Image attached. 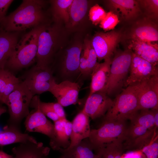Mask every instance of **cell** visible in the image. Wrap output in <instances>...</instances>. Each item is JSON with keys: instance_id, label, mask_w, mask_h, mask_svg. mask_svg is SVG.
Instances as JSON below:
<instances>
[{"instance_id": "cell-1", "label": "cell", "mask_w": 158, "mask_h": 158, "mask_svg": "<svg viewBox=\"0 0 158 158\" xmlns=\"http://www.w3.org/2000/svg\"><path fill=\"white\" fill-rule=\"evenodd\" d=\"M44 1L23 0L14 11L6 16L0 23V30L21 32L49 24L43 10Z\"/></svg>"}, {"instance_id": "cell-2", "label": "cell", "mask_w": 158, "mask_h": 158, "mask_svg": "<svg viewBox=\"0 0 158 158\" xmlns=\"http://www.w3.org/2000/svg\"><path fill=\"white\" fill-rule=\"evenodd\" d=\"M125 140V150H140L157 134L153 110L140 109L130 120Z\"/></svg>"}, {"instance_id": "cell-3", "label": "cell", "mask_w": 158, "mask_h": 158, "mask_svg": "<svg viewBox=\"0 0 158 158\" xmlns=\"http://www.w3.org/2000/svg\"><path fill=\"white\" fill-rule=\"evenodd\" d=\"M43 25L30 30L22 36L7 60L5 68L13 73L30 66L36 61L38 37Z\"/></svg>"}, {"instance_id": "cell-4", "label": "cell", "mask_w": 158, "mask_h": 158, "mask_svg": "<svg viewBox=\"0 0 158 158\" xmlns=\"http://www.w3.org/2000/svg\"><path fill=\"white\" fill-rule=\"evenodd\" d=\"M33 96L24 83L20 82L3 103L8 109V124L20 128L22 121L30 113L29 108Z\"/></svg>"}, {"instance_id": "cell-5", "label": "cell", "mask_w": 158, "mask_h": 158, "mask_svg": "<svg viewBox=\"0 0 158 158\" xmlns=\"http://www.w3.org/2000/svg\"><path fill=\"white\" fill-rule=\"evenodd\" d=\"M140 109L134 86H128L113 100L111 107L103 116L104 120L127 121Z\"/></svg>"}, {"instance_id": "cell-6", "label": "cell", "mask_w": 158, "mask_h": 158, "mask_svg": "<svg viewBox=\"0 0 158 158\" xmlns=\"http://www.w3.org/2000/svg\"><path fill=\"white\" fill-rule=\"evenodd\" d=\"M126 121L104 120L97 129H91L88 139L94 151L114 142H123L128 128Z\"/></svg>"}, {"instance_id": "cell-7", "label": "cell", "mask_w": 158, "mask_h": 158, "mask_svg": "<svg viewBox=\"0 0 158 158\" xmlns=\"http://www.w3.org/2000/svg\"><path fill=\"white\" fill-rule=\"evenodd\" d=\"M58 28L56 25H43L39 35L36 58L37 66L50 67L56 50L59 39Z\"/></svg>"}, {"instance_id": "cell-8", "label": "cell", "mask_w": 158, "mask_h": 158, "mask_svg": "<svg viewBox=\"0 0 158 158\" xmlns=\"http://www.w3.org/2000/svg\"><path fill=\"white\" fill-rule=\"evenodd\" d=\"M133 53L126 51L117 55L111 61L105 92L112 94L124 85L130 72Z\"/></svg>"}, {"instance_id": "cell-9", "label": "cell", "mask_w": 158, "mask_h": 158, "mask_svg": "<svg viewBox=\"0 0 158 158\" xmlns=\"http://www.w3.org/2000/svg\"><path fill=\"white\" fill-rule=\"evenodd\" d=\"M22 82L34 96L46 92H50L56 82L51 67L41 68L36 65L24 74Z\"/></svg>"}, {"instance_id": "cell-10", "label": "cell", "mask_w": 158, "mask_h": 158, "mask_svg": "<svg viewBox=\"0 0 158 158\" xmlns=\"http://www.w3.org/2000/svg\"><path fill=\"white\" fill-rule=\"evenodd\" d=\"M30 106L34 109L26 117L24 125L26 130L42 133L49 137L50 140L53 139L55 136L54 124L41 111L33 98Z\"/></svg>"}, {"instance_id": "cell-11", "label": "cell", "mask_w": 158, "mask_h": 158, "mask_svg": "<svg viewBox=\"0 0 158 158\" xmlns=\"http://www.w3.org/2000/svg\"><path fill=\"white\" fill-rule=\"evenodd\" d=\"M130 72L124 84L126 87L138 84L158 75V68L156 66L134 53L133 54Z\"/></svg>"}, {"instance_id": "cell-12", "label": "cell", "mask_w": 158, "mask_h": 158, "mask_svg": "<svg viewBox=\"0 0 158 158\" xmlns=\"http://www.w3.org/2000/svg\"><path fill=\"white\" fill-rule=\"evenodd\" d=\"M81 46H73L66 50L65 54L61 64L54 72L61 80H73L80 74V60L81 55Z\"/></svg>"}, {"instance_id": "cell-13", "label": "cell", "mask_w": 158, "mask_h": 158, "mask_svg": "<svg viewBox=\"0 0 158 158\" xmlns=\"http://www.w3.org/2000/svg\"><path fill=\"white\" fill-rule=\"evenodd\" d=\"M134 86L140 109H158V75Z\"/></svg>"}, {"instance_id": "cell-14", "label": "cell", "mask_w": 158, "mask_h": 158, "mask_svg": "<svg viewBox=\"0 0 158 158\" xmlns=\"http://www.w3.org/2000/svg\"><path fill=\"white\" fill-rule=\"evenodd\" d=\"M121 37L120 34L114 31L95 35L91 42L99 61L111 58Z\"/></svg>"}, {"instance_id": "cell-15", "label": "cell", "mask_w": 158, "mask_h": 158, "mask_svg": "<svg viewBox=\"0 0 158 158\" xmlns=\"http://www.w3.org/2000/svg\"><path fill=\"white\" fill-rule=\"evenodd\" d=\"M113 103L104 92H98L89 95L82 110L89 118L95 120L103 117Z\"/></svg>"}, {"instance_id": "cell-16", "label": "cell", "mask_w": 158, "mask_h": 158, "mask_svg": "<svg viewBox=\"0 0 158 158\" xmlns=\"http://www.w3.org/2000/svg\"><path fill=\"white\" fill-rule=\"evenodd\" d=\"M80 89L79 84L66 80L59 83L55 82L49 92L63 107L77 103Z\"/></svg>"}, {"instance_id": "cell-17", "label": "cell", "mask_w": 158, "mask_h": 158, "mask_svg": "<svg viewBox=\"0 0 158 158\" xmlns=\"http://www.w3.org/2000/svg\"><path fill=\"white\" fill-rule=\"evenodd\" d=\"M55 136L50 140L49 145L54 150L68 147L71 143L72 123L66 118L59 119L54 122Z\"/></svg>"}, {"instance_id": "cell-18", "label": "cell", "mask_w": 158, "mask_h": 158, "mask_svg": "<svg viewBox=\"0 0 158 158\" xmlns=\"http://www.w3.org/2000/svg\"><path fill=\"white\" fill-rule=\"evenodd\" d=\"M50 149L44 146L42 142H32L20 143L12 150L13 158H45Z\"/></svg>"}, {"instance_id": "cell-19", "label": "cell", "mask_w": 158, "mask_h": 158, "mask_svg": "<svg viewBox=\"0 0 158 158\" xmlns=\"http://www.w3.org/2000/svg\"><path fill=\"white\" fill-rule=\"evenodd\" d=\"M111 62V58H109L104 60L102 63H98L91 75L89 95L98 92H105L109 79Z\"/></svg>"}, {"instance_id": "cell-20", "label": "cell", "mask_w": 158, "mask_h": 158, "mask_svg": "<svg viewBox=\"0 0 158 158\" xmlns=\"http://www.w3.org/2000/svg\"><path fill=\"white\" fill-rule=\"evenodd\" d=\"M89 118L82 111L74 117L72 122L71 143L69 147L75 145L83 140L88 138L91 130Z\"/></svg>"}, {"instance_id": "cell-21", "label": "cell", "mask_w": 158, "mask_h": 158, "mask_svg": "<svg viewBox=\"0 0 158 158\" xmlns=\"http://www.w3.org/2000/svg\"><path fill=\"white\" fill-rule=\"evenodd\" d=\"M22 33L0 30V68L5 67Z\"/></svg>"}, {"instance_id": "cell-22", "label": "cell", "mask_w": 158, "mask_h": 158, "mask_svg": "<svg viewBox=\"0 0 158 158\" xmlns=\"http://www.w3.org/2000/svg\"><path fill=\"white\" fill-rule=\"evenodd\" d=\"M28 142H37L34 137L22 133L19 128L13 126L8 124L0 131V146Z\"/></svg>"}, {"instance_id": "cell-23", "label": "cell", "mask_w": 158, "mask_h": 158, "mask_svg": "<svg viewBox=\"0 0 158 158\" xmlns=\"http://www.w3.org/2000/svg\"><path fill=\"white\" fill-rule=\"evenodd\" d=\"M59 151L64 158H98L88 138L75 145Z\"/></svg>"}, {"instance_id": "cell-24", "label": "cell", "mask_w": 158, "mask_h": 158, "mask_svg": "<svg viewBox=\"0 0 158 158\" xmlns=\"http://www.w3.org/2000/svg\"><path fill=\"white\" fill-rule=\"evenodd\" d=\"M132 45L135 54L153 64L157 65L158 61L157 44L134 40Z\"/></svg>"}, {"instance_id": "cell-25", "label": "cell", "mask_w": 158, "mask_h": 158, "mask_svg": "<svg viewBox=\"0 0 158 158\" xmlns=\"http://www.w3.org/2000/svg\"><path fill=\"white\" fill-rule=\"evenodd\" d=\"M109 2L113 8L126 19L135 17L139 11L138 4L135 0H111Z\"/></svg>"}, {"instance_id": "cell-26", "label": "cell", "mask_w": 158, "mask_h": 158, "mask_svg": "<svg viewBox=\"0 0 158 158\" xmlns=\"http://www.w3.org/2000/svg\"><path fill=\"white\" fill-rule=\"evenodd\" d=\"M73 0H57L51 1V12L53 19L58 22L69 20V9Z\"/></svg>"}, {"instance_id": "cell-27", "label": "cell", "mask_w": 158, "mask_h": 158, "mask_svg": "<svg viewBox=\"0 0 158 158\" xmlns=\"http://www.w3.org/2000/svg\"><path fill=\"white\" fill-rule=\"evenodd\" d=\"M123 142L118 141L98 148L95 152L98 158H123L125 150Z\"/></svg>"}, {"instance_id": "cell-28", "label": "cell", "mask_w": 158, "mask_h": 158, "mask_svg": "<svg viewBox=\"0 0 158 158\" xmlns=\"http://www.w3.org/2000/svg\"><path fill=\"white\" fill-rule=\"evenodd\" d=\"M133 36L134 40L152 43L158 41L157 30L150 25H143L137 28L134 31Z\"/></svg>"}, {"instance_id": "cell-29", "label": "cell", "mask_w": 158, "mask_h": 158, "mask_svg": "<svg viewBox=\"0 0 158 158\" xmlns=\"http://www.w3.org/2000/svg\"><path fill=\"white\" fill-rule=\"evenodd\" d=\"M88 2L87 0H74L69 8V20L74 25L84 17L87 12Z\"/></svg>"}, {"instance_id": "cell-30", "label": "cell", "mask_w": 158, "mask_h": 158, "mask_svg": "<svg viewBox=\"0 0 158 158\" xmlns=\"http://www.w3.org/2000/svg\"><path fill=\"white\" fill-rule=\"evenodd\" d=\"M19 81V79L9 71L5 68H0V102L4 92L12 89Z\"/></svg>"}, {"instance_id": "cell-31", "label": "cell", "mask_w": 158, "mask_h": 158, "mask_svg": "<svg viewBox=\"0 0 158 158\" xmlns=\"http://www.w3.org/2000/svg\"><path fill=\"white\" fill-rule=\"evenodd\" d=\"M83 54L86 57L87 62L88 76H91L98 62L96 54L90 41H85Z\"/></svg>"}, {"instance_id": "cell-32", "label": "cell", "mask_w": 158, "mask_h": 158, "mask_svg": "<svg viewBox=\"0 0 158 158\" xmlns=\"http://www.w3.org/2000/svg\"><path fill=\"white\" fill-rule=\"evenodd\" d=\"M157 134L140 150L146 158H158V138Z\"/></svg>"}, {"instance_id": "cell-33", "label": "cell", "mask_w": 158, "mask_h": 158, "mask_svg": "<svg viewBox=\"0 0 158 158\" xmlns=\"http://www.w3.org/2000/svg\"><path fill=\"white\" fill-rule=\"evenodd\" d=\"M119 22L117 15L111 11L107 13L104 19L100 23V27L105 31L114 29Z\"/></svg>"}, {"instance_id": "cell-34", "label": "cell", "mask_w": 158, "mask_h": 158, "mask_svg": "<svg viewBox=\"0 0 158 158\" xmlns=\"http://www.w3.org/2000/svg\"><path fill=\"white\" fill-rule=\"evenodd\" d=\"M33 98L37 104L40 110L46 116L51 119L54 122L60 119L48 103L41 101L38 96H34Z\"/></svg>"}, {"instance_id": "cell-35", "label": "cell", "mask_w": 158, "mask_h": 158, "mask_svg": "<svg viewBox=\"0 0 158 158\" xmlns=\"http://www.w3.org/2000/svg\"><path fill=\"white\" fill-rule=\"evenodd\" d=\"M107 14L101 6L96 4L90 9L89 17L92 23L97 25L104 19Z\"/></svg>"}, {"instance_id": "cell-36", "label": "cell", "mask_w": 158, "mask_h": 158, "mask_svg": "<svg viewBox=\"0 0 158 158\" xmlns=\"http://www.w3.org/2000/svg\"><path fill=\"white\" fill-rule=\"evenodd\" d=\"M13 1L12 0H0V23L6 16L8 8Z\"/></svg>"}, {"instance_id": "cell-37", "label": "cell", "mask_w": 158, "mask_h": 158, "mask_svg": "<svg viewBox=\"0 0 158 158\" xmlns=\"http://www.w3.org/2000/svg\"><path fill=\"white\" fill-rule=\"evenodd\" d=\"M48 104L60 119L66 118L63 107L61 104L58 102H51Z\"/></svg>"}, {"instance_id": "cell-38", "label": "cell", "mask_w": 158, "mask_h": 158, "mask_svg": "<svg viewBox=\"0 0 158 158\" xmlns=\"http://www.w3.org/2000/svg\"><path fill=\"white\" fill-rule=\"evenodd\" d=\"M80 74L82 75L88 77V63L86 57L83 54L81 56L79 65Z\"/></svg>"}, {"instance_id": "cell-39", "label": "cell", "mask_w": 158, "mask_h": 158, "mask_svg": "<svg viewBox=\"0 0 158 158\" xmlns=\"http://www.w3.org/2000/svg\"><path fill=\"white\" fill-rule=\"evenodd\" d=\"M145 6L152 12L157 14L158 12V1L147 0L144 1Z\"/></svg>"}, {"instance_id": "cell-40", "label": "cell", "mask_w": 158, "mask_h": 158, "mask_svg": "<svg viewBox=\"0 0 158 158\" xmlns=\"http://www.w3.org/2000/svg\"><path fill=\"white\" fill-rule=\"evenodd\" d=\"M12 155L8 154L2 150H0V158H13Z\"/></svg>"}, {"instance_id": "cell-41", "label": "cell", "mask_w": 158, "mask_h": 158, "mask_svg": "<svg viewBox=\"0 0 158 158\" xmlns=\"http://www.w3.org/2000/svg\"><path fill=\"white\" fill-rule=\"evenodd\" d=\"M6 111L7 109L5 107L0 105V116L2 114L6 112Z\"/></svg>"}, {"instance_id": "cell-42", "label": "cell", "mask_w": 158, "mask_h": 158, "mask_svg": "<svg viewBox=\"0 0 158 158\" xmlns=\"http://www.w3.org/2000/svg\"><path fill=\"white\" fill-rule=\"evenodd\" d=\"M143 155L141 156L140 158H146L145 155L142 153Z\"/></svg>"}, {"instance_id": "cell-43", "label": "cell", "mask_w": 158, "mask_h": 158, "mask_svg": "<svg viewBox=\"0 0 158 158\" xmlns=\"http://www.w3.org/2000/svg\"><path fill=\"white\" fill-rule=\"evenodd\" d=\"M45 158H49L48 157H46ZM57 158H64L61 155L59 157Z\"/></svg>"}, {"instance_id": "cell-44", "label": "cell", "mask_w": 158, "mask_h": 158, "mask_svg": "<svg viewBox=\"0 0 158 158\" xmlns=\"http://www.w3.org/2000/svg\"><path fill=\"white\" fill-rule=\"evenodd\" d=\"M1 101V97H0V101Z\"/></svg>"}]
</instances>
